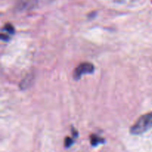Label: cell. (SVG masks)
I'll use <instances>...</instances> for the list:
<instances>
[{"label":"cell","mask_w":152,"mask_h":152,"mask_svg":"<svg viewBox=\"0 0 152 152\" xmlns=\"http://www.w3.org/2000/svg\"><path fill=\"white\" fill-rule=\"evenodd\" d=\"M152 127V112L141 116L130 129L132 134L139 135L145 133Z\"/></svg>","instance_id":"obj_1"},{"label":"cell","mask_w":152,"mask_h":152,"mask_svg":"<svg viewBox=\"0 0 152 152\" xmlns=\"http://www.w3.org/2000/svg\"><path fill=\"white\" fill-rule=\"evenodd\" d=\"M94 71V66L91 63H89V62L81 63L74 71V78L76 80H78L81 78L83 74H91V73H93Z\"/></svg>","instance_id":"obj_2"},{"label":"cell","mask_w":152,"mask_h":152,"mask_svg":"<svg viewBox=\"0 0 152 152\" xmlns=\"http://www.w3.org/2000/svg\"><path fill=\"white\" fill-rule=\"evenodd\" d=\"M105 142L103 139L102 137H99L97 135L92 134L91 136V144L93 146H96L99 144L102 143V142Z\"/></svg>","instance_id":"obj_3"},{"label":"cell","mask_w":152,"mask_h":152,"mask_svg":"<svg viewBox=\"0 0 152 152\" xmlns=\"http://www.w3.org/2000/svg\"><path fill=\"white\" fill-rule=\"evenodd\" d=\"M4 30H5V31H7V34H8L9 35H11V34H13V33H14V28H13V27L10 24H7V25H5Z\"/></svg>","instance_id":"obj_4"},{"label":"cell","mask_w":152,"mask_h":152,"mask_svg":"<svg viewBox=\"0 0 152 152\" xmlns=\"http://www.w3.org/2000/svg\"><path fill=\"white\" fill-rule=\"evenodd\" d=\"M73 139L71 137H66L65 139V147L66 148H69L71 145L73 144Z\"/></svg>","instance_id":"obj_5"}]
</instances>
